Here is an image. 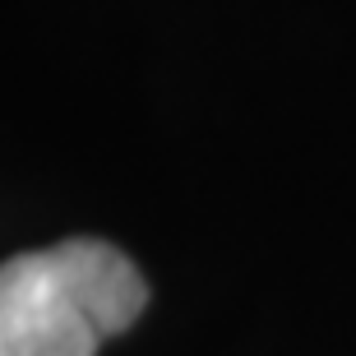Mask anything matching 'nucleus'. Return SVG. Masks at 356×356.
<instances>
[{
  "instance_id": "f257e3e1",
  "label": "nucleus",
  "mask_w": 356,
  "mask_h": 356,
  "mask_svg": "<svg viewBox=\"0 0 356 356\" xmlns=\"http://www.w3.org/2000/svg\"><path fill=\"white\" fill-rule=\"evenodd\" d=\"M139 268L106 241H60L0 264V356H97L144 315Z\"/></svg>"
}]
</instances>
